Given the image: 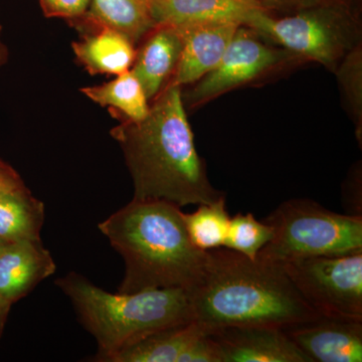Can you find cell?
<instances>
[{"instance_id": "cell-1", "label": "cell", "mask_w": 362, "mask_h": 362, "mask_svg": "<svg viewBox=\"0 0 362 362\" xmlns=\"http://www.w3.org/2000/svg\"><path fill=\"white\" fill-rule=\"evenodd\" d=\"M111 134L129 169L135 199H159L180 207L209 204L225 194L211 185L195 149L181 87L166 85L139 122L122 120Z\"/></svg>"}, {"instance_id": "cell-2", "label": "cell", "mask_w": 362, "mask_h": 362, "mask_svg": "<svg viewBox=\"0 0 362 362\" xmlns=\"http://www.w3.org/2000/svg\"><path fill=\"white\" fill-rule=\"evenodd\" d=\"M187 292L194 320L209 332L247 326L286 329L322 318L282 267L226 247L207 252L201 277Z\"/></svg>"}, {"instance_id": "cell-3", "label": "cell", "mask_w": 362, "mask_h": 362, "mask_svg": "<svg viewBox=\"0 0 362 362\" xmlns=\"http://www.w3.org/2000/svg\"><path fill=\"white\" fill-rule=\"evenodd\" d=\"M183 214L171 202L133 199L98 225L125 264L118 292L187 291L199 280L207 252L190 242Z\"/></svg>"}, {"instance_id": "cell-4", "label": "cell", "mask_w": 362, "mask_h": 362, "mask_svg": "<svg viewBox=\"0 0 362 362\" xmlns=\"http://www.w3.org/2000/svg\"><path fill=\"white\" fill-rule=\"evenodd\" d=\"M56 284L96 340V361L104 362L157 331L194 321L187 290L180 288L110 293L75 272L58 279Z\"/></svg>"}, {"instance_id": "cell-5", "label": "cell", "mask_w": 362, "mask_h": 362, "mask_svg": "<svg viewBox=\"0 0 362 362\" xmlns=\"http://www.w3.org/2000/svg\"><path fill=\"white\" fill-rule=\"evenodd\" d=\"M246 25L300 59L332 71L361 45V21L341 0H324L280 18L261 11Z\"/></svg>"}, {"instance_id": "cell-6", "label": "cell", "mask_w": 362, "mask_h": 362, "mask_svg": "<svg viewBox=\"0 0 362 362\" xmlns=\"http://www.w3.org/2000/svg\"><path fill=\"white\" fill-rule=\"evenodd\" d=\"M273 239L258 259L283 265L294 259L362 252V216L331 211L308 199L283 202L269 214Z\"/></svg>"}, {"instance_id": "cell-7", "label": "cell", "mask_w": 362, "mask_h": 362, "mask_svg": "<svg viewBox=\"0 0 362 362\" xmlns=\"http://www.w3.org/2000/svg\"><path fill=\"white\" fill-rule=\"evenodd\" d=\"M281 267L322 318L362 322V252L294 259Z\"/></svg>"}, {"instance_id": "cell-8", "label": "cell", "mask_w": 362, "mask_h": 362, "mask_svg": "<svg viewBox=\"0 0 362 362\" xmlns=\"http://www.w3.org/2000/svg\"><path fill=\"white\" fill-rule=\"evenodd\" d=\"M301 61L291 52L266 44L249 26L240 25L220 63L182 95L183 104L197 108L228 90L262 80Z\"/></svg>"}, {"instance_id": "cell-9", "label": "cell", "mask_w": 362, "mask_h": 362, "mask_svg": "<svg viewBox=\"0 0 362 362\" xmlns=\"http://www.w3.org/2000/svg\"><path fill=\"white\" fill-rule=\"evenodd\" d=\"M209 337L220 362H312L282 328L226 327Z\"/></svg>"}, {"instance_id": "cell-10", "label": "cell", "mask_w": 362, "mask_h": 362, "mask_svg": "<svg viewBox=\"0 0 362 362\" xmlns=\"http://www.w3.org/2000/svg\"><path fill=\"white\" fill-rule=\"evenodd\" d=\"M240 23L230 21L177 26L182 49L177 66L168 85L194 84L220 63Z\"/></svg>"}, {"instance_id": "cell-11", "label": "cell", "mask_w": 362, "mask_h": 362, "mask_svg": "<svg viewBox=\"0 0 362 362\" xmlns=\"http://www.w3.org/2000/svg\"><path fill=\"white\" fill-rule=\"evenodd\" d=\"M284 330L312 362L362 361V322L321 318Z\"/></svg>"}, {"instance_id": "cell-12", "label": "cell", "mask_w": 362, "mask_h": 362, "mask_svg": "<svg viewBox=\"0 0 362 362\" xmlns=\"http://www.w3.org/2000/svg\"><path fill=\"white\" fill-rule=\"evenodd\" d=\"M56 271L42 239L11 243L0 255V297L16 303Z\"/></svg>"}, {"instance_id": "cell-13", "label": "cell", "mask_w": 362, "mask_h": 362, "mask_svg": "<svg viewBox=\"0 0 362 362\" xmlns=\"http://www.w3.org/2000/svg\"><path fill=\"white\" fill-rule=\"evenodd\" d=\"M182 35L177 26L158 25L145 37L136 51L131 71L139 80L148 101L156 99L168 84L177 66Z\"/></svg>"}, {"instance_id": "cell-14", "label": "cell", "mask_w": 362, "mask_h": 362, "mask_svg": "<svg viewBox=\"0 0 362 362\" xmlns=\"http://www.w3.org/2000/svg\"><path fill=\"white\" fill-rule=\"evenodd\" d=\"M149 6L156 25L182 26L216 21L246 25L252 16L266 11L256 0H151Z\"/></svg>"}, {"instance_id": "cell-15", "label": "cell", "mask_w": 362, "mask_h": 362, "mask_svg": "<svg viewBox=\"0 0 362 362\" xmlns=\"http://www.w3.org/2000/svg\"><path fill=\"white\" fill-rule=\"evenodd\" d=\"M74 42L76 58L90 75H115L131 70L136 57L134 44L125 35L107 26Z\"/></svg>"}, {"instance_id": "cell-16", "label": "cell", "mask_w": 362, "mask_h": 362, "mask_svg": "<svg viewBox=\"0 0 362 362\" xmlns=\"http://www.w3.org/2000/svg\"><path fill=\"white\" fill-rule=\"evenodd\" d=\"M207 333L209 331L197 321L181 324L152 333L104 362H180L181 356Z\"/></svg>"}, {"instance_id": "cell-17", "label": "cell", "mask_w": 362, "mask_h": 362, "mask_svg": "<svg viewBox=\"0 0 362 362\" xmlns=\"http://www.w3.org/2000/svg\"><path fill=\"white\" fill-rule=\"evenodd\" d=\"M78 21H84L93 30L113 28L134 45L156 26L147 0H90L89 11Z\"/></svg>"}, {"instance_id": "cell-18", "label": "cell", "mask_w": 362, "mask_h": 362, "mask_svg": "<svg viewBox=\"0 0 362 362\" xmlns=\"http://www.w3.org/2000/svg\"><path fill=\"white\" fill-rule=\"evenodd\" d=\"M45 204L26 185L0 195V238L8 243L40 240Z\"/></svg>"}, {"instance_id": "cell-19", "label": "cell", "mask_w": 362, "mask_h": 362, "mask_svg": "<svg viewBox=\"0 0 362 362\" xmlns=\"http://www.w3.org/2000/svg\"><path fill=\"white\" fill-rule=\"evenodd\" d=\"M81 90L100 106H109L120 112L124 120L139 122L148 115V99L131 70L117 76L111 82L83 88Z\"/></svg>"}, {"instance_id": "cell-20", "label": "cell", "mask_w": 362, "mask_h": 362, "mask_svg": "<svg viewBox=\"0 0 362 362\" xmlns=\"http://www.w3.org/2000/svg\"><path fill=\"white\" fill-rule=\"evenodd\" d=\"M190 242L202 252L225 247L230 216L226 209V197L199 204L197 211L183 214Z\"/></svg>"}, {"instance_id": "cell-21", "label": "cell", "mask_w": 362, "mask_h": 362, "mask_svg": "<svg viewBox=\"0 0 362 362\" xmlns=\"http://www.w3.org/2000/svg\"><path fill=\"white\" fill-rule=\"evenodd\" d=\"M273 235V228L265 221H258L250 213H239L230 218L225 247L255 261Z\"/></svg>"}, {"instance_id": "cell-22", "label": "cell", "mask_w": 362, "mask_h": 362, "mask_svg": "<svg viewBox=\"0 0 362 362\" xmlns=\"http://www.w3.org/2000/svg\"><path fill=\"white\" fill-rule=\"evenodd\" d=\"M339 81L345 105L356 124L357 139L362 133V49L361 45L349 52L334 71Z\"/></svg>"}, {"instance_id": "cell-23", "label": "cell", "mask_w": 362, "mask_h": 362, "mask_svg": "<svg viewBox=\"0 0 362 362\" xmlns=\"http://www.w3.org/2000/svg\"><path fill=\"white\" fill-rule=\"evenodd\" d=\"M47 18L80 20L89 11L90 0H40Z\"/></svg>"}, {"instance_id": "cell-24", "label": "cell", "mask_w": 362, "mask_h": 362, "mask_svg": "<svg viewBox=\"0 0 362 362\" xmlns=\"http://www.w3.org/2000/svg\"><path fill=\"white\" fill-rule=\"evenodd\" d=\"M25 182L21 180L16 169L11 168L6 161L0 162V195L23 187Z\"/></svg>"}, {"instance_id": "cell-25", "label": "cell", "mask_w": 362, "mask_h": 362, "mask_svg": "<svg viewBox=\"0 0 362 362\" xmlns=\"http://www.w3.org/2000/svg\"><path fill=\"white\" fill-rule=\"evenodd\" d=\"M256 1H258L262 7H264L269 13L283 8V7L293 6L295 4V0H256Z\"/></svg>"}, {"instance_id": "cell-26", "label": "cell", "mask_w": 362, "mask_h": 362, "mask_svg": "<svg viewBox=\"0 0 362 362\" xmlns=\"http://www.w3.org/2000/svg\"><path fill=\"white\" fill-rule=\"evenodd\" d=\"M11 308V304L8 303V302L0 297V338L2 337L4 327H6L7 318H8Z\"/></svg>"}, {"instance_id": "cell-27", "label": "cell", "mask_w": 362, "mask_h": 362, "mask_svg": "<svg viewBox=\"0 0 362 362\" xmlns=\"http://www.w3.org/2000/svg\"><path fill=\"white\" fill-rule=\"evenodd\" d=\"M9 59V51L6 45L0 42V68L6 65Z\"/></svg>"}, {"instance_id": "cell-28", "label": "cell", "mask_w": 362, "mask_h": 362, "mask_svg": "<svg viewBox=\"0 0 362 362\" xmlns=\"http://www.w3.org/2000/svg\"><path fill=\"white\" fill-rule=\"evenodd\" d=\"M322 1H324V0H295V4L293 7L300 8V7L310 6Z\"/></svg>"}, {"instance_id": "cell-29", "label": "cell", "mask_w": 362, "mask_h": 362, "mask_svg": "<svg viewBox=\"0 0 362 362\" xmlns=\"http://www.w3.org/2000/svg\"><path fill=\"white\" fill-rule=\"evenodd\" d=\"M9 244H11V243L6 242V240L0 238V255H1V252L4 251V249H6Z\"/></svg>"}, {"instance_id": "cell-30", "label": "cell", "mask_w": 362, "mask_h": 362, "mask_svg": "<svg viewBox=\"0 0 362 362\" xmlns=\"http://www.w3.org/2000/svg\"><path fill=\"white\" fill-rule=\"evenodd\" d=\"M0 35H1V26H0ZM1 42V40H0Z\"/></svg>"}, {"instance_id": "cell-31", "label": "cell", "mask_w": 362, "mask_h": 362, "mask_svg": "<svg viewBox=\"0 0 362 362\" xmlns=\"http://www.w3.org/2000/svg\"><path fill=\"white\" fill-rule=\"evenodd\" d=\"M147 1H148V2H149V4H150V1H151V0H147Z\"/></svg>"}, {"instance_id": "cell-32", "label": "cell", "mask_w": 362, "mask_h": 362, "mask_svg": "<svg viewBox=\"0 0 362 362\" xmlns=\"http://www.w3.org/2000/svg\"><path fill=\"white\" fill-rule=\"evenodd\" d=\"M2 161H4V160H2V159H1V158H0V162H2Z\"/></svg>"}]
</instances>
